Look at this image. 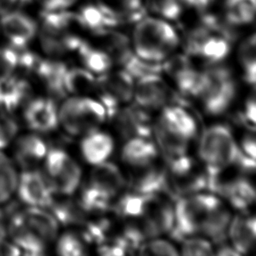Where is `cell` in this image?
Here are the masks:
<instances>
[{"instance_id": "1", "label": "cell", "mask_w": 256, "mask_h": 256, "mask_svg": "<svg viewBox=\"0 0 256 256\" xmlns=\"http://www.w3.org/2000/svg\"><path fill=\"white\" fill-rule=\"evenodd\" d=\"M58 232V221L46 208L27 206L17 209L8 228L9 239L29 255L45 253L47 243L53 241Z\"/></svg>"}, {"instance_id": "2", "label": "cell", "mask_w": 256, "mask_h": 256, "mask_svg": "<svg viewBox=\"0 0 256 256\" xmlns=\"http://www.w3.org/2000/svg\"><path fill=\"white\" fill-rule=\"evenodd\" d=\"M135 23L132 45L138 57L150 62H162L174 52L179 37L168 20L152 15L142 16Z\"/></svg>"}, {"instance_id": "3", "label": "cell", "mask_w": 256, "mask_h": 256, "mask_svg": "<svg viewBox=\"0 0 256 256\" xmlns=\"http://www.w3.org/2000/svg\"><path fill=\"white\" fill-rule=\"evenodd\" d=\"M81 30L74 13L63 10L43 12L37 35L42 50L50 57H62L77 52L83 39L77 34Z\"/></svg>"}, {"instance_id": "4", "label": "cell", "mask_w": 256, "mask_h": 256, "mask_svg": "<svg viewBox=\"0 0 256 256\" xmlns=\"http://www.w3.org/2000/svg\"><path fill=\"white\" fill-rule=\"evenodd\" d=\"M198 152L206 165V172L214 174L233 166L240 149L230 129L217 124L203 132Z\"/></svg>"}, {"instance_id": "5", "label": "cell", "mask_w": 256, "mask_h": 256, "mask_svg": "<svg viewBox=\"0 0 256 256\" xmlns=\"http://www.w3.org/2000/svg\"><path fill=\"white\" fill-rule=\"evenodd\" d=\"M236 93V85L231 72L218 63L201 72V84L198 96L205 111L211 115L225 112L231 105Z\"/></svg>"}, {"instance_id": "6", "label": "cell", "mask_w": 256, "mask_h": 256, "mask_svg": "<svg viewBox=\"0 0 256 256\" xmlns=\"http://www.w3.org/2000/svg\"><path fill=\"white\" fill-rule=\"evenodd\" d=\"M221 204L219 198L213 194L195 193L177 199L174 208V226L170 231L176 239L199 232L205 217Z\"/></svg>"}, {"instance_id": "7", "label": "cell", "mask_w": 256, "mask_h": 256, "mask_svg": "<svg viewBox=\"0 0 256 256\" xmlns=\"http://www.w3.org/2000/svg\"><path fill=\"white\" fill-rule=\"evenodd\" d=\"M106 117L102 103L86 97L69 98L58 111V121L71 135L88 134L96 130Z\"/></svg>"}, {"instance_id": "8", "label": "cell", "mask_w": 256, "mask_h": 256, "mask_svg": "<svg viewBox=\"0 0 256 256\" xmlns=\"http://www.w3.org/2000/svg\"><path fill=\"white\" fill-rule=\"evenodd\" d=\"M45 175L53 193L71 195L78 188L81 170L78 164L63 150L52 148L45 155Z\"/></svg>"}, {"instance_id": "9", "label": "cell", "mask_w": 256, "mask_h": 256, "mask_svg": "<svg viewBox=\"0 0 256 256\" xmlns=\"http://www.w3.org/2000/svg\"><path fill=\"white\" fill-rule=\"evenodd\" d=\"M15 194L26 206L48 209L54 193L45 173L32 168L19 173Z\"/></svg>"}, {"instance_id": "10", "label": "cell", "mask_w": 256, "mask_h": 256, "mask_svg": "<svg viewBox=\"0 0 256 256\" xmlns=\"http://www.w3.org/2000/svg\"><path fill=\"white\" fill-rule=\"evenodd\" d=\"M37 29V22L23 12L13 10L0 16V32L16 50L27 48L36 37Z\"/></svg>"}, {"instance_id": "11", "label": "cell", "mask_w": 256, "mask_h": 256, "mask_svg": "<svg viewBox=\"0 0 256 256\" xmlns=\"http://www.w3.org/2000/svg\"><path fill=\"white\" fill-rule=\"evenodd\" d=\"M109 118L119 132L125 138H149L152 133L150 117L144 108L132 105L124 108H118Z\"/></svg>"}, {"instance_id": "12", "label": "cell", "mask_w": 256, "mask_h": 256, "mask_svg": "<svg viewBox=\"0 0 256 256\" xmlns=\"http://www.w3.org/2000/svg\"><path fill=\"white\" fill-rule=\"evenodd\" d=\"M22 109L24 122L36 132H50L59 123L57 107L52 98H31Z\"/></svg>"}, {"instance_id": "13", "label": "cell", "mask_w": 256, "mask_h": 256, "mask_svg": "<svg viewBox=\"0 0 256 256\" xmlns=\"http://www.w3.org/2000/svg\"><path fill=\"white\" fill-rule=\"evenodd\" d=\"M11 146V156L17 168L22 170L35 168L47 153V147L44 140L33 133L17 135Z\"/></svg>"}, {"instance_id": "14", "label": "cell", "mask_w": 256, "mask_h": 256, "mask_svg": "<svg viewBox=\"0 0 256 256\" xmlns=\"http://www.w3.org/2000/svg\"><path fill=\"white\" fill-rule=\"evenodd\" d=\"M136 103L144 109H158L166 105L173 95L159 74L146 75L134 85Z\"/></svg>"}, {"instance_id": "15", "label": "cell", "mask_w": 256, "mask_h": 256, "mask_svg": "<svg viewBox=\"0 0 256 256\" xmlns=\"http://www.w3.org/2000/svg\"><path fill=\"white\" fill-rule=\"evenodd\" d=\"M135 168L136 171L130 179L132 192L146 195H157L160 192H165L167 181L166 167L153 166L151 163Z\"/></svg>"}, {"instance_id": "16", "label": "cell", "mask_w": 256, "mask_h": 256, "mask_svg": "<svg viewBox=\"0 0 256 256\" xmlns=\"http://www.w3.org/2000/svg\"><path fill=\"white\" fill-rule=\"evenodd\" d=\"M100 94L107 95L118 103H125L132 99L134 82L132 76L125 70L105 72L96 79Z\"/></svg>"}, {"instance_id": "17", "label": "cell", "mask_w": 256, "mask_h": 256, "mask_svg": "<svg viewBox=\"0 0 256 256\" xmlns=\"http://www.w3.org/2000/svg\"><path fill=\"white\" fill-rule=\"evenodd\" d=\"M159 122L172 133L190 140L197 134V123L192 114L179 104L164 107Z\"/></svg>"}, {"instance_id": "18", "label": "cell", "mask_w": 256, "mask_h": 256, "mask_svg": "<svg viewBox=\"0 0 256 256\" xmlns=\"http://www.w3.org/2000/svg\"><path fill=\"white\" fill-rule=\"evenodd\" d=\"M89 185L112 199L124 187L125 179L114 163L104 161L92 170Z\"/></svg>"}, {"instance_id": "19", "label": "cell", "mask_w": 256, "mask_h": 256, "mask_svg": "<svg viewBox=\"0 0 256 256\" xmlns=\"http://www.w3.org/2000/svg\"><path fill=\"white\" fill-rule=\"evenodd\" d=\"M215 193L228 199L231 205L239 210L247 209L255 200V189L245 177L221 181Z\"/></svg>"}, {"instance_id": "20", "label": "cell", "mask_w": 256, "mask_h": 256, "mask_svg": "<svg viewBox=\"0 0 256 256\" xmlns=\"http://www.w3.org/2000/svg\"><path fill=\"white\" fill-rule=\"evenodd\" d=\"M227 234L232 247L239 254L248 253L255 244L256 222L254 216L237 215L230 220Z\"/></svg>"}, {"instance_id": "21", "label": "cell", "mask_w": 256, "mask_h": 256, "mask_svg": "<svg viewBox=\"0 0 256 256\" xmlns=\"http://www.w3.org/2000/svg\"><path fill=\"white\" fill-rule=\"evenodd\" d=\"M64 63L55 60L41 59L35 74L44 83L47 91L54 99H60L67 93L64 87V77L67 71Z\"/></svg>"}, {"instance_id": "22", "label": "cell", "mask_w": 256, "mask_h": 256, "mask_svg": "<svg viewBox=\"0 0 256 256\" xmlns=\"http://www.w3.org/2000/svg\"><path fill=\"white\" fill-rule=\"evenodd\" d=\"M95 5L116 24L141 18L143 0H95Z\"/></svg>"}, {"instance_id": "23", "label": "cell", "mask_w": 256, "mask_h": 256, "mask_svg": "<svg viewBox=\"0 0 256 256\" xmlns=\"http://www.w3.org/2000/svg\"><path fill=\"white\" fill-rule=\"evenodd\" d=\"M152 132L166 164L188 155V140L172 133L159 121L152 128Z\"/></svg>"}, {"instance_id": "24", "label": "cell", "mask_w": 256, "mask_h": 256, "mask_svg": "<svg viewBox=\"0 0 256 256\" xmlns=\"http://www.w3.org/2000/svg\"><path fill=\"white\" fill-rule=\"evenodd\" d=\"M113 140L108 134L94 130L83 139L81 151L87 162L96 165L107 160L113 151Z\"/></svg>"}, {"instance_id": "25", "label": "cell", "mask_w": 256, "mask_h": 256, "mask_svg": "<svg viewBox=\"0 0 256 256\" xmlns=\"http://www.w3.org/2000/svg\"><path fill=\"white\" fill-rule=\"evenodd\" d=\"M156 146L147 138H130L122 150L123 160L133 167L151 164L157 157Z\"/></svg>"}, {"instance_id": "26", "label": "cell", "mask_w": 256, "mask_h": 256, "mask_svg": "<svg viewBox=\"0 0 256 256\" xmlns=\"http://www.w3.org/2000/svg\"><path fill=\"white\" fill-rule=\"evenodd\" d=\"M256 0H224L223 21L231 27L252 23L255 18Z\"/></svg>"}, {"instance_id": "27", "label": "cell", "mask_w": 256, "mask_h": 256, "mask_svg": "<svg viewBox=\"0 0 256 256\" xmlns=\"http://www.w3.org/2000/svg\"><path fill=\"white\" fill-rule=\"evenodd\" d=\"M230 220V212L220 204L205 217L199 232L210 238L214 243L220 244L226 239Z\"/></svg>"}, {"instance_id": "28", "label": "cell", "mask_w": 256, "mask_h": 256, "mask_svg": "<svg viewBox=\"0 0 256 256\" xmlns=\"http://www.w3.org/2000/svg\"><path fill=\"white\" fill-rule=\"evenodd\" d=\"M58 223L63 225H82L86 222L87 212L78 200L53 201L48 207Z\"/></svg>"}, {"instance_id": "29", "label": "cell", "mask_w": 256, "mask_h": 256, "mask_svg": "<svg viewBox=\"0 0 256 256\" xmlns=\"http://www.w3.org/2000/svg\"><path fill=\"white\" fill-rule=\"evenodd\" d=\"M19 172L13 160L0 150V205L9 202L16 192Z\"/></svg>"}, {"instance_id": "30", "label": "cell", "mask_w": 256, "mask_h": 256, "mask_svg": "<svg viewBox=\"0 0 256 256\" xmlns=\"http://www.w3.org/2000/svg\"><path fill=\"white\" fill-rule=\"evenodd\" d=\"M77 53L83 62L85 68L91 73L103 74L111 68L112 59L100 48H97L83 40L79 46Z\"/></svg>"}, {"instance_id": "31", "label": "cell", "mask_w": 256, "mask_h": 256, "mask_svg": "<svg viewBox=\"0 0 256 256\" xmlns=\"http://www.w3.org/2000/svg\"><path fill=\"white\" fill-rule=\"evenodd\" d=\"M143 5L154 16L169 21L180 18L185 11L192 9L193 0H143Z\"/></svg>"}, {"instance_id": "32", "label": "cell", "mask_w": 256, "mask_h": 256, "mask_svg": "<svg viewBox=\"0 0 256 256\" xmlns=\"http://www.w3.org/2000/svg\"><path fill=\"white\" fill-rule=\"evenodd\" d=\"M154 196L136 192L127 193L117 201L114 210L121 217H141L146 212Z\"/></svg>"}, {"instance_id": "33", "label": "cell", "mask_w": 256, "mask_h": 256, "mask_svg": "<svg viewBox=\"0 0 256 256\" xmlns=\"http://www.w3.org/2000/svg\"><path fill=\"white\" fill-rule=\"evenodd\" d=\"M64 87L66 92L80 96L90 93L97 88V81L86 68H72L66 71Z\"/></svg>"}, {"instance_id": "34", "label": "cell", "mask_w": 256, "mask_h": 256, "mask_svg": "<svg viewBox=\"0 0 256 256\" xmlns=\"http://www.w3.org/2000/svg\"><path fill=\"white\" fill-rule=\"evenodd\" d=\"M255 35L251 34L250 36L246 37L238 51L239 61L242 64L243 72H244V79L245 81L254 86L255 84V73H256V62H255Z\"/></svg>"}, {"instance_id": "35", "label": "cell", "mask_w": 256, "mask_h": 256, "mask_svg": "<svg viewBox=\"0 0 256 256\" xmlns=\"http://www.w3.org/2000/svg\"><path fill=\"white\" fill-rule=\"evenodd\" d=\"M171 76L174 78L176 85L182 94L195 97L198 96L201 84V72L196 71L189 64L177 70Z\"/></svg>"}, {"instance_id": "36", "label": "cell", "mask_w": 256, "mask_h": 256, "mask_svg": "<svg viewBox=\"0 0 256 256\" xmlns=\"http://www.w3.org/2000/svg\"><path fill=\"white\" fill-rule=\"evenodd\" d=\"M111 198L99 192L92 186L85 187L78 199L82 208L89 213H102L109 209Z\"/></svg>"}, {"instance_id": "37", "label": "cell", "mask_w": 256, "mask_h": 256, "mask_svg": "<svg viewBox=\"0 0 256 256\" xmlns=\"http://www.w3.org/2000/svg\"><path fill=\"white\" fill-rule=\"evenodd\" d=\"M121 65L124 67V70L132 76L133 79H138L151 74H159L162 70L161 62H150L143 60L134 52H132Z\"/></svg>"}, {"instance_id": "38", "label": "cell", "mask_w": 256, "mask_h": 256, "mask_svg": "<svg viewBox=\"0 0 256 256\" xmlns=\"http://www.w3.org/2000/svg\"><path fill=\"white\" fill-rule=\"evenodd\" d=\"M18 135V124L12 113L0 108V150L10 146Z\"/></svg>"}, {"instance_id": "39", "label": "cell", "mask_w": 256, "mask_h": 256, "mask_svg": "<svg viewBox=\"0 0 256 256\" xmlns=\"http://www.w3.org/2000/svg\"><path fill=\"white\" fill-rule=\"evenodd\" d=\"M57 253L62 256H80L85 254V247L80 236L68 232L63 234L57 242Z\"/></svg>"}, {"instance_id": "40", "label": "cell", "mask_w": 256, "mask_h": 256, "mask_svg": "<svg viewBox=\"0 0 256 256\" xmlns=\"http://www.w3.org/2000/svg\"><path fill=\"white\" fill-rule=\"evenodd\" d=\"M17 62L18 50L11 46L0 47V83L15 74Z\"/></svg>"}, {"instance_id": "41", "label": "cell", "mask_w": 256, "mask_h": 256, "mask_svg": "<svg viewBox=\"0 0 256 256\" xmlns=\"http://www.w3.org/2000/svg\"><path fill=\"white\" fill-rule=\"evenodd\" d=\"M187 238V237H186ZM181 253L183 255H198V256H207L212 254V245L211 243L202 238H184Z\"/></svg>"}, {"instance_id": "42", "label": "cell", "mask_w": 256, "mask_h": 256, "mask_svg": "<svg viewBox=\"0 0 256 256\" xmlns=\"http://www.w3.org/2000/svg\"><path fill=\"white\" fill-rule=\"evenodd\" d=\"M140 251L142 254L148 255H177V249L168 241L155 239L147 244L141 246Z\"/></svg>"}, {"instance_id": "43", "label": "cell", "mask_w": 256, "mask_h": 256, "mask_svg": "<svg viewBox=\"0 0 256 256\" xmlns=\"http://www.w3.org/2000/svg\"><path fill=\"white\" fill-rule=\"evenodd\" d=\"M16 210V207L8 205V202L0 205V242L8 238L10 219Z\"/></svg>"}, {"instance_id": "44", "label": "cell", "mask_w": 256, "mask_h": 256, "mask_svg": "<svg viewBox=\"0 0 256 256\" xmlns=\"http://www.w3.org/2000/svg\"><path fill=\"white\" fill-rule=\"evenodd\" d=\"M42 12H55L68 10L78 0H34Z\"/></svg>"}, {"instance_id": "45", "label": "cell", "mask_w": 256, "mask_h": 256, "mask_svg": "<svg viewBox=\"0 0 256 256\" xmlns=\"http://www.w3.org/2000/svg\"><path fill=\"white\" fill-rule=\"evenodd\" d=\"M256 104H255V99L254 96L250 97L246 103L243 112L240 114L241 122L246 124L248 128L251 130H254L255 128V120H256Z\"/></svg>"}, {"instance_id": "46", "label": "cell", "mask_w": 256, "mask_h": 256, "mask_svg": "<svg viewBox=\"0 0 256 256\" xmlns=\"http://www.w3.org/2000/svg\"><path fill=\"white\" fill-rule=\"evenodd\" d=\"M245 155L255 159V138L253 135H246L241 142V149Z\"/></svg>"}, {"instance_id": "47", "label": "cell", "mask_w": 256, "mask_h": 256, "mask_svg": "<svg viewBox=\"0 0 256 256\" xmlns=\"http://www.w3.org/2000/svg\"><path fill=\"white\" fill-rule=\"evenodd\" d=\"M20 0H0V16L15 10Z\"/></svg>"}, {"instance_id": "48", "label": "cell", "mask_w": 256, "mask_h": 256, "mask_svg": "<svg viewBox=\"0 0 256 256\" xmlns=\"http://www.w3.org/2000/svg\"><path fill=\"white\" fill-rule=\"evenodd\" d=\"M216 0H193V7L197 12H206Z\"/></svg>"}, {"instance_id": "49", "label": "cell", "mask_w": 256, "mask_h": 256, "mask_svg": "<svg viewBox=\"0 0 256 256\" xmlns=\"http://www.w3.org/2000/svg\"><path fill=\"white\" fill-rule=\"evenodd\" d=\"M218 255H222V256H236V255H240L232 246H221L219 248V250L217 251Z\"/></svg>"}]
</instances>
